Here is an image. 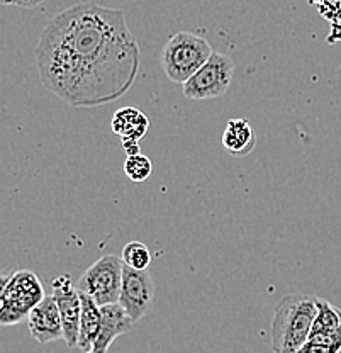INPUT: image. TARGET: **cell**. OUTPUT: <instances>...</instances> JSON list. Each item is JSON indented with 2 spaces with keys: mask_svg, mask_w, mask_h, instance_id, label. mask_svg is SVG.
Instances as JSON below:
<instances>
[{
  "mask_svg": "<svg viewBox=\"0 0 341 353\" xmlns=\"http://www.w3.org/2000/svg\"><path fill=\"white\" fill-rule=\"evenodd\" d=\"M341 347H336V345L322 343V341L318 340H307L302 347L299 348L297 353H340Z\"/></svg>",
  "mask_w": 341,
  "mask_h": 353,
  "instance_id": "17",
  "label": "cell"
},
{
  "mask_svg": "<svg viewBox=\"0 0 341 353\" xmlns=\"http://www.w3.org/2000/svg\"><path fill=\"white\" fill-rule=\"evenodd\" d=\"M318 314V297L289 294L282 297L270 323V347L273 353H297L309 340Z\"/></svg>",
  "mask_w": 341,
  "mask_h": 353,
  "instance_id": "2",
  "label": "cell"
},
{
  "mask_svg": "<svg viewBox=\"0 0 341 353\" xmlns=\"http://www.w3.org/2000/svg\"><path fill=\"white\" fill-rule=\"evenodd\" d=\"M111 126L121 141H139L149 130V119L136 108H123L114 112Z\"/></svg>",
  "mask_w": 341,
  "mask_h": 353,
  "instance_id": "12",
  "label": "cell"
},
{
  "mask_svg": "<svg viewBox=\"0 0 341 353\" xmlns=\"http://www.w3.org/2000/svg\"><path fill=\"white\" fill-rule=\"evenodd\" d=\"M80 299H82V319H80V336L76 348H80L83 353H89L101 331L102 309L89 294L80 292Z\"/></svg>",
  "mask_w": 341,
  "mask_h": 353,
  "instance_id": "14",
  "label": "cell"
},
{
  "mask_svg": "<svg viewBox=\"0 0 341 353\" xmlns=\"http://www.w3.org/2000/svg\"><path fill=\"white\" fill-rule=\"evenodd\" d=\"M153 172V163L148 157H145L143 153L131 154L124 161V174L131 182H145L152 176Z\"/></svg>",
  "mask_w": 341,
  "mask_h": 353,
  "instance_id": "16",
  "label": "cell"
},
{
  "mask_svg": "<svg viewBox=\"0 0 341 353\" xmlns=\"http://www.w3.org/2000/svg\"><path fill=\"white\" fill-rule=\"evenodd\" d=\"M41 281L31 270H17L2 275V294H0V323L3 326L17 325L24 321L45 299Z\"/></svg>",
  "mask_w": 341,
  "mask_h": 353,
  "instance_id": "4",
  "label": "cell"
},
{
  "mask_svg": "<svg viewBox=\"0 0 341 353\" xmlns=\"http://www.w3.org/2000/svg\"><path fill=\"white\" fill-rule=\"evenodd\" d=\"M234 63L227 54L212 53L205 63L183 83V95L192 101L223 97L233 82Z\"/></svg>",
  "mask_w": 341,
  "mask_h": 353,
  "instance_id": "6",
  "label": "cell"
},
{
  "mask_svg": "<svg viewBox=\"0 0 341 353\" xmlns=\"http://www.w3.org/2000/svg\"><path fill=\"white\" fill-rule=\"evenodd\" d=\"M256 145L255 132L247 119H229L223 134V146L233 157H247Z\"/></svg>",
  "mask_w": 341,
  "mask_h": 353,
  "instance_id": "13",
  "label": "cell"
},
{
  "mask_svg": "<svg viewBox=\"0 0 341 353\" xmlns=\"http://www.w3.org/2000/svg\"><path fill=\"white\" fill-rule=\"evenodd\" d=\"M123 262L124 265L136 270H148L152 265V252L148 246L141 241H130L123 250Z\"/></svg>",
  "mask_w": 341,
  "mask_h": 353,
  "instance_id": "15",
  "label": "cell"
},
{
  "mask_svg": "<svg viewBox=\"0 0 341 353\" xmlns=\"http://www.w3.org/2000/svg\"><path fill=\"white\" fill-rule=\"evenodd\" d=\"M119 304L133 319L134 325L145 318L155 304V284L152 275L146 270H136L124 265Z\"/></svg>",
  "mask_w": 341,
  "mask_h": 353,
  "instance_id": "7",
  "label": "cell"
},
{
  "mask_svg": "<svg viewBox=\"0 0 341 353\" xmlns=\"http://www.w3.org/2000/svg\"><path fill=\"white\" fill-rule=\"evenodd\" d=\"M45 0H2L3 6H16V7H25V9H32V7H38Z\"/></svg>",
  "mask_w": 341,
  "mask_h": 353,
  "instance_id": "18",
  "label": "cell"
},
{
  "mask_svg": "<svg viewBox=\"0 0 341 353\" xmlns=\"http://www.w3.org/2000/svg\"><path fill=\"white\" fill-rule=\"evenodd\" d=\"M53 297L63 323V340L68 348L79 347L80 319H82V299L80 290L72 284L68 275H60L53 281Z\"/></svg>",
  "mask_w": 341,
  "mask_h": 353,
  "instance_id": "8",
  "label": "cell"
},
{
  "mask_svg": "<svg viewBox=\"0 0 341 353\" xmlns=\"http://www.w3.org/2000/svg\"><path fill=\"white\" fill-rule=\"evenodd\" d=\"M214 53L203 36L194 32H177L161 51V68L175 83H185Z\"/></svg>",
  "mask_w": 341,
  "mask_h": 353,
  "instance_id": "3",
  "label": "cell"
},
{
  "mask_svg": "<svg viewBox=\"0 0 341 353\" xmlns=\"http://www.w3.org/2000/svg\"><path fill=\"white\" fill-rule=\"evenodd\" d=\"M139 46L121 9L80 2L43 29L36 46L39 80L72 108L123 97L139 72Z\"/></svg>",
  "mask_w": 341,
  "mask_h": 353,
  "instance_id": "1",
  "label": "cell"
},
{
  "mask_svg": "<svg viewBox=\"0 0 341 353\" xmlns=\"http://www.w3.org/2000/svg\"><path fill=\"white\" fill-rule=\"evenodd\" d=\"M309 340L341 347V309L318 297V314Z\"/></svg>",
  "mask_w": 341,
  "mask_h": 353,
  "instance_id": "11",
  "label": "cell"
},
{
  "mask_svg": "<svg viewBox=\"0 0 341 353\" xmlns=\"http://www.w3.org/2000/svg\"><path fill=\"white\" fill-rule=\"evenodd\" d=\"M101 309L102 326L101 331H99L97 340L94 341V347L89 353H107L114 340L126 334L134 326L133 319L127 316V312L124 311V307L119 303L101 306Z\"/></svg>",
  "mask_w": 341,
  "mask_h": 353,
  "instance_id": "10",
  "label": "cell"
},
{
  "mask_svg": "<svg viewBox=\"0 0 341 353\" xmlns=\"http://www.w3.org/2000/svg\"><path fill=\"white\" fill-rule=\"evenodd\" d=\"M121 143H123V150L126 152L127 157L141 153V150H139V141H121Z\"/></svg>",
  "mask_w": 341,
  "mask_h": 353,
  "instance_id": "19",
  "label": "cell"
},
{
  "mask_svg": "<svg viewBox=\"0 0 341 353\" xmlns=\"http://www.w3.org/2000/svg\"><path fill=\"white\" fill-rule=\"evenodd\" d=\"M28 326L32 338L41 345L63 340V323L53 296H46L38 306L32 307L28 316Z\"/></svg>",
  "mask_w": 341,
  "mask_h": 353,
  "instance_id": "9",
  "label": "cell"
},
{
  "mask_svg": "<svg viewBox=\"0 0 341 353\" xmlns=\"http://www.w3.org/2000/svg\"><path fill=\"white\" fill-rule=\"evenodd\" d=\"M124 262L123 256L105 255L92 263L80 277L76 289L89 294L99 306L119 303L123 287Z\"/></svg>",
  "mask_w": 341,
  "mask_h": 353,
  "instance_id": "5",
  "label": "cell"
}]
</instances>
